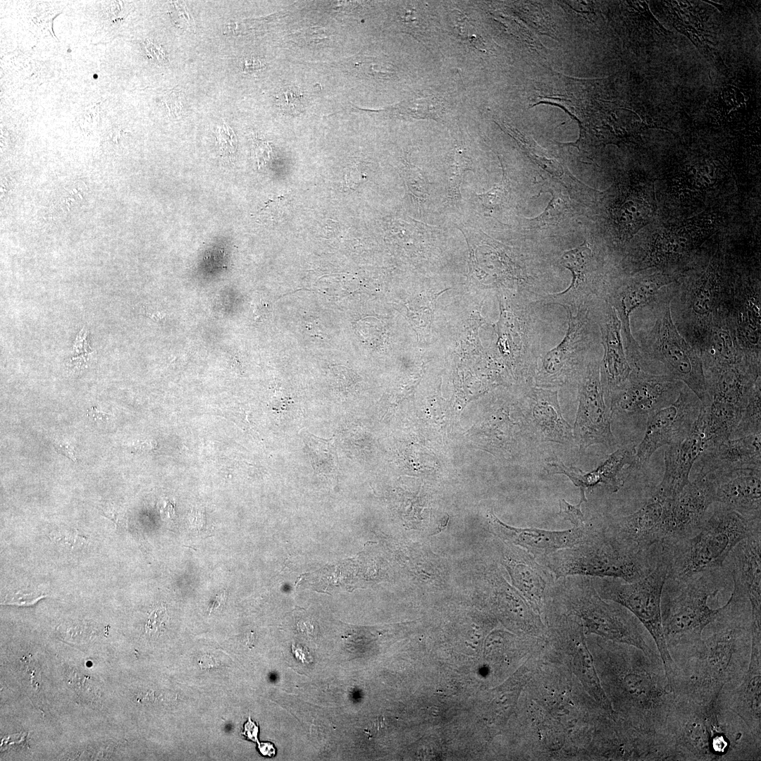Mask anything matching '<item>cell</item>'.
<instances>
[{
  "label": "cell",
  "mask_w": 761,
  "mask_h": 761,
  "mask_svg": "<svg viewBox=\"0 0 761 761\" xmlns=\"http://www.w3.org/2000/svg\"><path fill=\"white\" fill-rule=\"evenodd\" d=\"M699 355L705 375L744 361L748 362L738 344L726 314L717 315Z\"/></svg>",
  "instance_id": "obj_29"
},
{
  "label": "cell",
  "mask_w": 761,
  "mask_h": 761,
  "mask_svg": "<svg viewBox=\"0 0 761 761\" xmlns=\"http://www.w3.org/2000/svg\"><path fill=\"white\" fill-rule=\"evenodd\" d=\"M715 502L713 483L695 476L673 500L666 501L662 544L674 542L696 533L707 516L710 506Z\"/></svg>",
  "instance_id": "obj_16"
},
{
  "label": "cell",
  "mask_w": 761,
  "mask_h": 761,
  "mask_svg": "<svg viewBox=\"0 0 761 761\" xmlns=\"http://www.w3.org/2000/svg\"><path fill=\"white\" fill-rule=\"evenodd\" d=\"M593 302L574 311L565 308L569 317L567 330L562 342L538 363L534 386L554 389L578 378L586 362L588 350L596 338L598 324L595 316L593 319L591 316Z\"/></svg>",
  "instance_id": "obj_10"
},
{
  "label": "cell",
  "mask_w": 761,
  "mask_h": 761,
  "mask_svg": "<svg viewBox=\"0 0 761 761\" xmlns=\"http://www.w3.org/2000/svg\"><path fill=\"white\" fill-rule=\"evenodd\" d=\"M507 193L506 180L504 178L498 185L493 188L490 192L481 195V197L484 205L493 208L502 203L507 196Z\"/></svg>",
  "instance_id": "obj_39"
},
{
  "label": "cell",
  "mask_w": 761,
  "mask_h": 761,
  "mask_svg": "<svg viewBox=\"0 0 761 761\" xmlns=\"http://www.w3.org/2000/svg\"><path fill=\"white\" fill-rule=\"evenodd\" d=\"M99 104L94 105H90L87 107L80 116V121L84 123H86L88 125H94L97 124L99 120Z\"/></svg>",
  "instance_id": "obj_43"
},
{
  "label": "cell",
  "mask_w": 761,
  "mask_h": 761,
  "mask_svg": "<svg viewBox=\"0 0 761 761\" xmlns=\"http://www.w3.org/2000/svg\"><path fill=\"white\" fill-rule=\"evenodd\" d=\"M660 556L659 548L649 551L631 550L602 531L589 528L579 543L536 559L556 580L581 576L617 578L632 582L650 573Z\"/></svg>",
  "instance_id": "obj_5"
},
{
  "label": "cell",
  "mask_w": 761,
  "mask_h": 761,
  "mask_svg": "<svg viewBox=\"0 0 761 761\" xmlns=\"http://www.w3.org/2000/svg\"><path fill=\"white\" fill-rule=\"evenodd\" d=\"M559 262L572 274L570 285L561 292L538 294L537 303L556 304L574 311L586 304L605 299L608 283L598 274L593 252L586 241L565 252Z\"/></svg>",
  "instance_id": "obj_15"
},
{
  "label": "cell",
  "mask_w": 761,
  "mask_h": 761,
  "mask_svg": "<svg viewBox=\"0 0 761 761\" xmlns=\"http://www.w3.org/2000/svg\"><path fill=\"white\" fill-rule=\"evenodd\" d=\"M219 153L224 159L230 161L235 154L237 140L233 130L225 123L216 129L215 132Z\"/></svg>",
  "instance_id": "obj_36"
},
{
  "label": "cell",
  "mask_w": 761,
  "mask_h": 761,
  "mask_svg": "<svg viewBox=\"0 0 761 761\" xmlns=\"http://www.w3.org/2000/svg\"><path fill=\"white\" fill-rule=\"evenodd\" d=\"M723 567L683 579H667L661 595V619L667 648L670 652L693 647L719 607H709V598L724 587Z\"/></svg>",
  "instance_id": "obj_6"
},
{
  "label": "cell",
  "mask_w": 761,
  "mask_h": 761,
  "mask_svg": "<svg viewBox=\"0 0 761 761\" xmlns=\"http://www.w3.org/2000/svg\"><path fill=\"white\" fill-rule=\"evenodd\" d=\"M659 736L666 760H761V741L718 697L702 705L675 695Z\"/></svg>",
  "instance_id": "obj_2"
},
{
  "label": "cell",
  "mask_w": 761,
  "mask_h": 761,
  "mask_svg": "<svg viewBox=\"0 0 761 761\" xmlns=\"http://www.w3.org/2000/svg\"><path fill=\"white\" fill-rule=\"evenodd\" d=\"M488 519L494 532L505 543L523 548L536 558L579 543L590 528L586 525L564 531L516 528L501 521L493 511Z\"/></svg>",
  "instance_id": "obj_24"
},
{
  "label": "cell",
  "mask_w": 761,
  "mask_h": 761,
  "mask_svg": "<svg viewBox=\"0 0 761 761\" xmlns=\"http://www.w3.org/2000/svg\"><path fill=\"white\" fill-rule=\"evenodd\" d=\"M552 194V197L544 211L537 217L529 220L531 228L555 225L564 217L567 209V201L563 195L553 194V192Z\"/></svg>",
  "instance_id": "obj_34"
},
{
  "label": "cell",
  "mask_w": 761,
  "mask_h": 761,
  "mask_svg": "<svg viewBox=\"0 0 761 761\" xmlns=\"http://www.w3.org/2000/svg\"><path fill=\"white\" fill-rule=\"evenodd\" d=\"M683 384L664 374H655L641 368H633L624 387L611 399L612 414L649 416L671 404L677 398Z\"/></svg>",
  "instance_id": "obj_14"
},
{
  "label": "cell",
  "mask_w": 761,
  "mask_h": 761,
  "mask_svg": "<svg viewBox=\"0 0 761 761\" xmlns=\"http://www.w3.org/2000/svg\"><path fill=\"white\" fill-rule=\"evenodd\" d=\"M594 309L604 349V355L600 361V380L605 399L610 403L626 384L632 367L627 359L621 322L614 309L606 299L595 302Z\"/></svg>",
  "instance_id": "obj_17"
},
{
  "label": "cell",
  "mask_w": 761,
  "mask_h": 761,
  "mask_svg": "<svg viewBox=\"0 0 761 761\" xmlns=\"http://www.w3.org/2000/svg\"><path fill=\"white\" fill-rule=\"evenodd\" d=\"M603 650L602 676L614 706L632 726L660 734L675 700L661 657L630 645L608 643Z\"/></svg>",
  "instance_id": "obj_3"
},
{
  "label": "cell",
  "mask_w": 761,
  "mask_h": 761,
  "mask_svg": "<svg viewBox=\"0 0 761 761\" xmlns=\"http://www.w3.org/2000/svg\"><path fill=\"white\" fill-rule=\"evenodd\" d=\"M668 564L663 552L654 569L638 581L617 578H592L598 594L630 611L652 636L667 676L673 662L664 640L661 619V595L667 579Z\"/></svg>",
  "instance_id": "obj_9"
},
{
  "label": "cell",
  "mask_w": 761,
  "mask_h": 761,
  "mask_svg": "<svg viewBox=\"0 0 761 761\" xmlns=\"http://www.w3.org/2000/svg\"><path fill=\"white\" fill-rule=\"evenodd\" d=\"M760 519L745 516L721 505L707 516L691 536L662 545L668 564L667 578L683 579L718 569L736 545L761 532Z\"/></svg>",
  "instance_id": "obj_4"
},
{
  "label": "cell",
  "mask_w": 761,
  "mask_h": 761,
  "mask_svg": "<svg viewBox=\"0 0 761 761\" xmlns=\"http://www.w3.org/2000/svg\"><path fill=\"white\" fill-rule=\"evenodd\" d=\"M701 407L698 397L684 385L673 403L648 416L644 437L636 448L633 467L648 463L661 447L678 443L686 438Z\"/></svg>",
  "instance_id": "obj_12"
},
{
  "label": "cell",
  "mask_w": 761,
  "mask_h": 761,
  "mask_svg": "<svg viewBox=\"0 0 761 761\" xmlns=\"http://www.w3.org/2000/svg\"><path fill=\"white\" fill-rule=\"evenodd\" d=\"M576 380L579 407L574 439L582 450L595 444L614 445L616 440L611 430L613 414L605 404L600 361H586Z\"/></svg>",
  "instance_id": "obj_13"
},
{
  "label": "cell",
  "mask_w": 761,
  "mask_h": 761,
  "mask_svg": "<svg viewBox=\"0 0 761 761\" xmlns=\"http://www.w3.org/2000/svg\"><path fill=\"white\" fill-rule=\"evenodd\" d=\"M444 110V104L437 97L432 94L416 97L402 103L399 111L415 118L440 116Z\"/></svg>",
  "instance_id": "obj_33"
},
{
  "label": "cell",
  "mask_w": 761,
  "mask_h": 761,
  "mask_svg": "<svg viewBox=\"0 0 761 761\" xmlns=\"http://www.w3.org/2000/svg\"><path fill=\"white\" fill-rule=\"evenodd\" d=\"M557 394L553 389L536 386H530L526 393V423L531 438L537 442L566 444L574 440L572 428L562 414Z\"/></svg>",
  "instance_id": "obj_23"
},
{
  "label": "cell",
  "mask_w": 761,
  "mask_h": 761,
  "mask_svg": "<svg viewBox=\"0 0 761 761\" xmlns=\"http://www.w3.org/2000/svg\"><path fill=\"white\" fill-rule=\"evenodd\" d=\"M705 376L710 402L725 403L743 411L757 380L761 378V367L744 361Z\"/></svg>",
  "instance_id": "obj_28"
},
{
  "label": "cell",
  "mask_w": 761,
  "mask_h": 761,
  "mask_svg": "<svg viewBox=\"0 0 761 761\" xmlns=\"http://www.w3.org/2000/svg\"><path fill=\"white\" fill-rule=\"evenodd\" d=\"M746 724L761 741V629H752L751 653L748 669L740 683L721 690L717 696Z\"/></svg>",
  "instance_id": "obj_21"
},
{
  "label": "cell",
  "mask_w": 761,
  "mask_h": 761,
  "mask_svg": "<svg viewBox=\"0 0 761 761\" xmlns=\"http://www.w3.org/2000/svg\"><path fill=\"white\" fill-rule=\"evenodd\" d=\"M557 588L589 632L638 648L650 657H660L656 645L639 620L617 602H607L596 590L592 577L571 576L559 579Z\"/></svg>",
  "instance_id": "obj_7"
},
{
  "label": "cell",
  "mask_w": 761,
  "mask_h": 761,
  "mask_svg": "<svg viewBox=\"0 0 761 761\" xmlns=\"http://www.w3.org/2000/svg\"><path fill=\"white\" fill-rule=\"evenodd\" d=\"M761 532L740 541L730 552L723 565L729 571L733 592L746 598L750 602L752 624L761 625Z\"/></svg>",
  "instance_id": "obj_22"
},
{
  "label": "cell",
  "mask_w": 761,
  "mask_h": 761,
  "mask_svg": "<svg viewBox=\"0 0 761 761\" xmlns=\"http://www.w3.org/2000/svg\"><path fill=\"white\" fill-rule=\"evenodd\" d=\"M710 480L715 502L745 516L761 518V469L737 470Z\"/></svg>",
  "instance_id": "obj_26"
},
{
  "label": "cell",
  "mask_w": 761,
  "mask_h": 761,
  "mask_svg": "<svg viewBox=\"0 0 761 761\" xmlns=\"http://www.w3.org/2000/svg\"><path fill=\"white\" fill-rule=\"evenodd\" d=\"M254 155L258 163H265L269 159L271 148L268 144L261 141H256L254 144Z\"/></svg>",
  "instance_id": "obj_42"
},
{
  "label": "cell",
  "mask_w": 761,
  "mask_h": 761,
  "mask_svg": "<svg viewBox=\"0 0 761 761\" xmlns=\"http://www.w3.org/2000/svg\"><path fill=\"white\" fill-rule=\"evenodd\" d=\"M583 502L585 501L580 498L579 504L573 505L564 499L560 500L559 515L566 521H569L574 527L584 526V516L581 509V505Z\"/></svg>",
  "instance_id": "obj_37"
},
{
  "label": "cell",
  "mask_w": 761,
  "mask_h": 761,
  "mask_svg": "<svg viewBox=\"0 0 761 761\" xmlns=\"http://www.w3.org/2000/svg\"><path fill=\"white\" fill-rule=\"evenodd\" d=\"M677 279L667 274L654 273L609 283L604 299L612 306L620 320L624 346L632 368H641L642 358L640 346L631 333V315L638 309L650 307L657 303Z\"/></svg>",
  "instance_id": "obj_11"
},
{
  "label": "cell",
  "mask_w": 761,
  "mask_h": 761,
  "mask_svg": "<svg viewBox=\"0 0 761 761\" xmlns=\"http://www.w3.org/2000/svg\"><path fill=\"white\" fill-rule=\"evenodd\" d=\"M89 331L83 327L75 337L73 350L75 354L87 353L92 349L88 342Z\"/></svg>",
  "instance_id": "obj_40"
},
{
  "label": "cell",
  "mask_w": 761,
  "mask_h": 761,
  "mask_svg": "<svg viewBox=\"0 0 761 761\" xmlns=\"http://www.w3.org/2000/svg\"><path fill=\"white\" fill-rule=\"evenodd\" d=\"M636 447L619 448L595 470L584 473L575 466H567L561 462H547L545 470L550 474H564L580 488V498L587 501L586 491L604 486L611 492H617L624 485L622 472L625 466H633Z\"/></svg>",
  "instance_id": "obj_25"
},
{
  "label": "cell",
  "mask_w": 761,
  "mask_h": 761,
  "mask_svg": "<svg viewBox=\"0 0 761 761\" xmlns=\"http://www.w3.org/2000/svg\"><path fill=\"white\" fill-rule=\"evenodd\" d=\"M54 446L58 453L69 458L74 462H77L75 450L71 445L66 443H54Z\"/></svg>",
  "instance_id": "obj_46"
},
{
  "label": "cell",
  "mask_w": 761,
  "mask_h": 761,
  "mask_svg": "<svg viewBox=\"0 0 761 761\" xmlns=\"http://www.w3.org/2000/svg\"><path fill=\"white\" fill-rule=\"evenodd\" d=\"M259 726L254 723L249 717L247 722L244 725V731L242 733L248 739L252 741L259 742L258 739Z\"/></svg>",
  "instance_id": "obj_45"
},
{
  "label": "cell",
  "mask_w": 761,
  "mask_h": 761,
  "mask_svg": "<svg viewBox=\"0 0 761 761\" xmlns=\"http://www.w3.org/2000/svg\"><path fill=\"white\" fill-rule=\"evenodd\" d=\"M303 96L298 89L287 87L276 95L278 105L282 111L290 114L299 113L303 109Z\"/></svg>",
  "instance_id": "obj_35"
},
{
  "label": "cell",
  "mask_w": 761,
  "mask_h": 761,
  "mask_svg": "<svg viewBox=\"0 0 761 761\" xmlns=\"http://www.w3.org/2000/svg\"><path fill=\"white\" fill-rule=\"evenodd\" d=\"M168 621V615L165 607L162 606L154 610L150 613L144 626L146 633L149 635H155L161 632Z\"/></svg>",
  "instance_id": "obj_38"
},
{
  "label": "cell",
  "mask_w": 761,
  "mask_h": 761,
  "mask_svg": "<svg viewBox=\"0 0 761 761\" xmlns=\"http://www.w3.org/2000/svg\"><path fill=\"white\" fill-rule=\"evenodd\" d=\"M666 500L653 495L638 510L610 524L602 532L633 551H649L664 540Z\"/></svg>",
  "instance_id": "obj_18"
},
{
  "label": "cell",
  "mask_w": 761,
  "mask_h": 761,
  "mask_svg": "<svg viewBox=\"0 0 761 761\" xmlns=\"http://www.w3.org/2000/svg\"><path fill=\"white\" fill-rule=\"evenodd\" d=\"M258 748L264 756L273 757L276 754V748L270 742L258 743Z\"/></svg>",
  "instance_id": "obj_47"
},
{
  "label": "cell",
  "mask_w": 761,
  "mask_h": 761,
  "mask_svg": "<svg viewBox=\"0 0 761 761\" xmlns=\"http://www.w3.org/2000/svg\"><path fill=\"white\" fill-rule=\"evenodd\" d=\"M760 390L761 378L757 380L741 419L731 436L737 438L761 433Z\"/></svg>",
  "instance_id": "obj_31"
},
{
  "label": "cell",
  "mask_w": 761,
  "mask_h": 761,
  "mask_svg": "<svg viewBox=\"0 0 761 761\" xmlns=\"http://www.w3.org/2000/svg\"><path fill=\"white\" fill-rule=\"evenodd\" d=\"M671 299L670 286L667 293L650 307L654 315L653 324L638 342L641 369L646 360L661 363L667 370L666 375L685 384L696 395L702 406L707 407L710 400L702 360L676 327L671 314Z\"/></svg>",
  "instance_id": "obj_8"
},
{
  "label": "cell",
  "mask_w": 761,
  "mask_h": 761,
  "mask_svg": "<svg viewBox=\"0 0 761 761\" xmlns=\"http://www.w3.org/2000/svg\"><path fill=\"white\" fill-rule=\"evenodd\" d=\"M88 416L93 421H106L110 416L106 413L96 410L94 407L88 410Z\"/></svg>",
  "instance_id": "obj_49"
},
{
  "label": "cell",
  "mask_w": 761,
  "mask_h": 761,
  "mask_svg": "<svg viewBox=\"0 0 761 761\" xmlns=\"http://www.w3.org/2000/svg\"><path fill=\"white\" fill-rule=\"evenodd\" d=\"M751 643L750 602L732 592L697 645L669 654L673 664L667 677L673 693L702 705L714 701L721 690L740 683L749 664Z\"/></svg>",
  "instance_id": "obj_1"
},
{
  "label": "cell",
  "mask_w": 761,
  "mask_h": 761,
  "mask_svg": "<svg viewBox=\"0 0 761 761\" xmlns=\"http://www.w3.org/2000/svg\"><path fill=\"white\" fill-rule=\"evenodd\" d=\"M45 595L41 594L38 595L37 593H22L20 591L13 593L10 598L8 604H16V605H30L35 603L38 600L44 598Z\"/></svg>",
  "instance_id": "obj_41"
},
{
  "label": "cell",
  "mask_w": 761,
  "mask_h": 761,
  "mask_svg": "<svg viewBox=\"0 0 761 761\" xmlns=\"http://www.w3.org/2000/svg\"><path fill=\"white\" fill-rule=\"evenodd\" d=\"M252 314L256 320L265 317L269 310L268 304L261 298L254 299L252 302Z\"/></svg>",
  "instance_id": "obj_44"
},
{
  "label": "cell",
  "mask_w": 761,
  "mask_h": 761,
  "mask_svg": "<svg viewBox=\"0 0 761 761\" xmlns=\"http://www.w3.org/2000/svg\"><path fill=\"white\" fill-rule=\"evenodd\" d=\"M307 446L314 469L324 474L335 475L338 463L334 446L331 442L309 435Z\"/></svg>",
  "instance_id": "obj_32"
},
{
  "label": "cell",
  "mask_w": 761,
  "mask_h": 761,
  "mask_svg": "<svg viewBox=\"0 0 761 761\" xmlns=\"http://www.w3.org/2000/svg\"><path fill=\"white\" fill-rule=\"evenodd\" d=\"M694 466L695 476L709 479L737 470L761 469V433L709 445Z\"/></svg>",
  "instance_id": "obj_20"
},
{
  "label": "cell",
  "mask_w": 761,
  "mask_h": 761,
  "mask_svg": "<svg viewBox=\"0 0 761 761\" xmlns=\"http://www.w3.org/2000/svg\"><path fill=\"white\" fill-rule=\"evenodd\" d=\"M502 559L513 585L531 607L540 612L545 603L548 585L555 579L554 576L538 562L533 555L515 545L507 543Z\"/></svg>",
  "instance_id": "obj_27"
},
{
  "label": "cell",
  "mask_w": 761,
  "mask_h": 761,
  "mask_svg": "<svg viewBox=\"0 0 761 761\" xmlns=\"http://www.w3.org/2000/svg\"><path fill=\"white\" fill-rule=\"evenodd\" d=\"M578 650L577 667L579 669V673L583 682L588 686L590 692L604 710L609 714H613V709L610 700L600 685L593 664L591 655L587 651L583 634L580 638Z\"/></svg>",
  "instance_id": "obj_30"
},
{
  "label": "cell",
  "mask_w": 761,
  "mask_h": 761,
  "mask_svg": "<svg viewBox=\"0 0 761 761\" xmlns=\"http://www.w3.org/2000/svg\"><path fill=\"white\" fill-rule=\"evenodd\" d=\"M243 69L247 71L259 69L262 67L259 61L254 58H247L242 63Z\"/></svg>",
  "instance_id": "obj_48"
},
{
  "label": "cell",
  "mask_w": 761,
  "mask_h": 761,
  "mask_svg": "<svg viewBox=\"0 0 761 761\" xmlns=\"http://www.w3.org/2000/svg\"><path fill=\"white\" fill-rule=\"evenodd\" d=\"M708 444L699 413L689 435L665 451L664 476L654 495L666 501L675 499L689 482L691 470Z\"/></svg>",
  "instance_id": "obj_19"
},
{
  "label": "cell",
  "mask_w": 761,
  "mask_h": 761,
  "mask_svg": "<svg viewBox=\"0 0 761 761\" xmlns=\"http://www.w3.org/2000/svg\"><path fill=\"white\" fill-rule=\"evenodd\" d=\"M225 592L221 593L220 595L217 596V598L214 600L213 605H211V611H212V610L216 609L217 607H218L221 605V603L223 602V600L225 598Z\"/></svg>",
  "instance_id": "obj_50"
}]
</instances>
